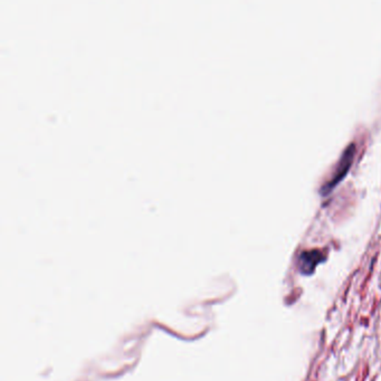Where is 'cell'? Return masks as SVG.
<instances>
[{
	"label": "cell",
	"instance_id": "obj_1",
	"mask_svg": "<svg viewBox=\"0 0 381 381\" xmlns=\"http://www.w3.org/2000/svg\"><path fill=\"white\" fill-rule=\"evenodd\" d=\"M354 153H355V146H351L348 148V149L346 150V152H344L342 158H341L340 162L338 164V168H336V170L334 172V175L332 176V178L330 180V182L327 183L326 186L323 187V190L326 192H329L330 190L333 189V187L335 186L336 183H338L341 178L343 177L344 175L347 174V171L349 168H350V164H351V161H352V157H354Z\"/></svg>",
	"mask_w": 381,
	"mask_h": 381
},
{
	"label": "cell",
	"instance_id": "obj_2",
	"mask_svg": "<svg viewBox=\"0 0 381 381\" xmlns=\"http://www.w3.org/2000/svg\"><path fill=\"white\" fill-rule=\"evenodd\" d=\"M326 259L324 256L320 251H310L301 253L299 257V270L304 275L312 274L314 272L315 267L318 264L323 262Z\"/></svg>",
	"mask_w": 381,
	"mask_h": 381
}]
</instances>
